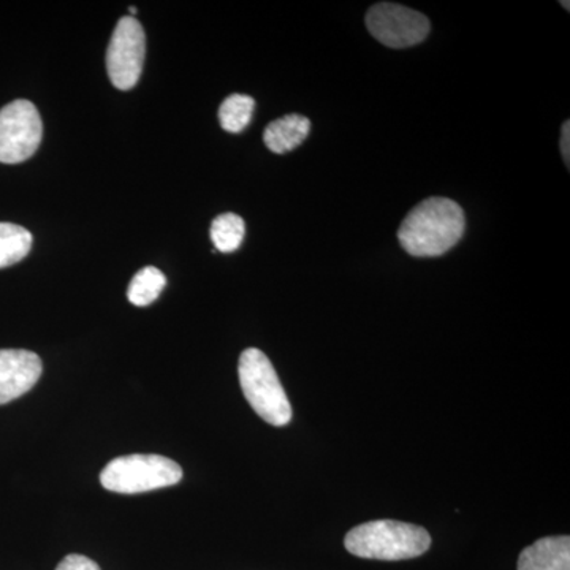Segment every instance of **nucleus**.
<instances>
[{
  "mask_svg": "<svg viewBox=\"0 0 570 570\" xmlns=\"http://www.w3.org/2000/svg\"><path fill=\"white\" fill-rule=\"evenodd\" d=\"M466 219L456 202L431 197L415 206L397 230L400 245L412 257H439L463 238Z\"/></svg>",
  "mask_w": 570,
  "mask_h": 570,
  "instance_id": "obj_1",
  "label": "nucleus"
},
{
  "mask_svg": "<svg viewBox=\"0 0 570 570\" xmlns=\"http://www.w3.org/2000/svg\"><path fill=\"white\" fill-rule=\"evenodd\" d=\"M348 553L365 560L403 561L422 557L431 547L425 528L395 520H376L348 531Z\"/></svg>",
  "mask_w": 570,
  "mask_h": 570,
  "instance_id": "obj_2",
  "label": "nucleus"
},
{
  "mask_svg": "<svg viewBox=\"0 0 570 570\" xmlns=\"http://www.w3.org/2000/svg\"><path fill=\"white\" fill-rule=\"evenodd\" d=\"M239 384L247 403L258 417L273 426H285L292 420V406L268 356L258 348H246L239 356Z\"/></svg>",
  "mask_w": 570,
  "mask_h": 570,
  "instance_id": "obj_3",
  "label": "nucleus"
},
{
  "mask_svg": "<svg viewBox=\"0 0 570 570\" xmlns=\"http://www.w3.org/2000/svg\"><path fill=\"white\" fill-rule=\"evenodd\" d=\"M183 469L176 461L160 455L119 456L100 474L104 489L119 494H138L174 487L181 482Z\"/></svg>",
  "mask_w": 570,
  "mask_h": 570,
  "instance_id": "obj_4",
  "label": "nucleus"
},
{
  "mask_svg": "<svg viewBox=\"0 0 570 570\" xmlns=\"http://www.w3.org/2000/svg\"><path fill=\"white\" fill-rule=\"evenodd\" d=\"M43 137V124L36 105L14 100L0 108V163L21 164L31 159Z\"/></svg>",
  "mask_w": 570,
  "mask_h": 570,
  "instance_id": "obj_5",
  "label": "nucleus"
},
{
  "mask_svg": "<svg viewBox=\"0 0 570 570\" xmlns=\"http://www.w3.org/2000/svg\"><path fill=\"white\" fill-rule=\"evenodd\" d=\"M366 28L374 39L395 50L422 43L431 31L425 14L392 2L371 7L366 13Z\"/></svg>",
  "mask_w": 570,
  "mask_h": 570,
  "instance_id": "obj_6",
  "label": "nucleus"
},
{
  "mask_svg": "<svg viewBox=\"0 0 570 570\" xmlns=\"http://www.w3.org/2000/svg\"><path fill=\"white\" fill-rule=\"evenodd\" d=\"M146 55L145 29L135 17H124L112 32L107 51L108 77L115 88L129 91L141 77Z\"/></svg>",
  "mask_w": 570,
  "mask_h": 570,
  "instance_id": "obj_7",
  "label": "nucleus"
},
{
  "mask_svg": "<svg viewBox=\"0 0 570 570\" xmlns=\"http://www.w3.org/2000/svg\"><path fill=\"white\" fill-rule=\"evenodd\" d=\"M43 373L40 356L24 348L0 351V406L31 392Z\"/></svg>",
  "mask_w": 570,
  "mask_h": 570,
  "instance_id": "obj_8",
  "label": "nucleus"
},
{
  "mask_svg": "<svg viewBox=\"0 0 570 570\" xmlns=\"http://www.w3.org/2000/svg\"><path fill=\"white\" fill-rule=\"evenodd\" d=\"M519 570H570V538H543L521 551Z\"/></svg>",
  "mask_w": 570,
  "mask_h": 570,
  "instance_id": "obj_9",
  "label": "nucleus"
},
{
  "mask_svg": "<svg viewBox=\"0 0 570 570\" xmlns=\"http://www.w3.org/2000/svg\"><path fill=\"white\" fill-rule=\"evenodd\" d=\"M309 132V119L302 115H287L266 127L264 141L269 151L285 154L302 145Z\"/></svg>",
  "mask_w": 570,
  "mask_h": 570,
  "instance_id": "obj_10",
  "label": "nucleus"
},
{
  "mask_svg": "<svg viewBox=\"0 0 570 570\" xmlns=\"http://www.w3.org/2000/svg\"><path fill=\"white\" fill-rule=\"evenodd\" d=\"M32 247L31 232L17 224L0 223V269L21 262Z\"/></svg>",
  "mask_w": 570,
  "mask_h": 570,
  "instance_id": "obj_11",
  "label": "nucleus"
},
{
  "mask_svg": "<svg viewBox=\"0 0 570 570\" xmlns=\"http://www.w3.org/2000/svg\"><path fill=\"white\" fill-rule=\"evenodd\" d=\"M245 220L234 213H225L217 216L212 224L213 245L220 253H234L242 246L245 239Z\"/></svg>",
  "mask_w": 570,
  "mask_h": 570,
  "instance_id": "obj_12",
  "label": "nucleus"
},
{
  "mask_svg": "<svg viewBox=\"0 0 570 570\" xmlns=\"http://www.w3.org/2000/svg\"><path fill=\"white\" fill-rule=\"evenodd\" d=\"M167 284V277L156 266H146L135 275L129 285L127 296L135 306H148L159 298L160 292Z\"/></svg>",
  "mask_w": 570,
  "mask_h": 570,
  "instance_id": "obj_13",
  "label": "nucleus"
},
{
  "mask_svg": "<svg viewBox=\"0 0 570 570\" xmlns=\"http://www.w3.org/2000/svg\"><path fill=\"white\" fill-rule=\"evenodd\" d=\"M255 100L245 94H232L219 108V121L224 130L239 134L249 126L253 119Z\"/></svg>",
  "mask_w": 570,
  "mask_h": 570,
  "instance_id": "obj_14",
  "label": "nucleus"
},
{
  "mask_svg": "<svg viewBox=\"0 0 570 570\" xmlns=\"http://www.w3.org/2000/svg\"><path fill=\"white\" fill-rule=\"evenodd\" d=\"M56 570H100L96 561L82 557V554H69L59 562Z\"/></svg>",
  "mask_w": 570,
  "mask_h": 570,
  "instance_id": "obj_15",
  "label": "nucleus"
},
{
  "mask_svg": "<svg viewBox=\"0 0 570 570\" xmlns=\"http://www.w3.org/2000/svg\"><path fill=\"white\" fill-rule=\"evenodd\" d=\"M561 154L562 159H564L566 165L569 167V157H570V122L566 121L564 126H562L561 134Z\"/></svg>",
  "mask_w": 570,
  "mask_h": 570,
  "instance_id": "obj_16",
  "label": "nucleus"
},
{
  "mask_svg": "<svg viewBox=\"0 0 570 570\" xmlns=\"http://www.w3.org/2000/svg\"><path fill=\"white\" fill-rule=\"evenodd\" d=\"M130 13L135 14L137 13V9H135V7H132V9H129Z\"/></svg>",
  "mask_w": 570,
  "mask_h": 570,
  "instance_id": "obj_17",
  "label": "nucleus"
},
{
  "mask_svg": "<svg viewBox=\"0 0 570 570\" xmlns=\"http://www.w3.org/2000/svg\"><path fill=\"white\" fill-rule=\"evenodd\" d=\"M562 6L566 7V10H569V2H562Z\"/></svg>",
  "mask_w": 570,
  "mask_h": 570,
  "instance_id": "obj_18",
  "label": "nucleus"
}]
</instances>
